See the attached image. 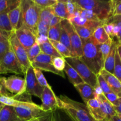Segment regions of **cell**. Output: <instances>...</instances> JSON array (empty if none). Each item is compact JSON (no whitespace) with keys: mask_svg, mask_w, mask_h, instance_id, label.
Instances as JSON below:
<instances>
[{"mask_svg":"<svg viewBox=\"0 0 121 121\" xmlns=\"http://www.w3.org/2000/svg\"><path fill=\"white\" fill-rule=\"evenodd\" d=\"M113 40V39L110 38L105 43L99 45V49H100V52H101L102 54L103 59H104V61H105L106 57L108 56V54L109 53Z\"/></svg>","mask_w":121,"mask_h":121,"instance_id":"obj_37","label":"cell"},{"mask_svg":"<svg viewBox=\"0 0 121 121\" xmlns=\"http://www.w3.org/2000/svg\"><path fill=\"white\" fill-rule=\"evenodd\" d=\"M11 93H9L6 89L5 87L4 82V77L0 78V96H11Z\"/></svg>","mask_w":121,"mask_h":121,"instance_id":"obj_48","label":"cell"},{"mask_svg":"<svg viewBox=\"0 0 121 121\" xmlns=\"http://www.w3.org/2000/svg\"><path fill=\"white\" fill-rule=\"evenodd\" d=\"M11 33H8V32L0 30V41L8 40V37Z\"/></svg>","mask_w":121,"mask_h":121,"instance_id":"obj_52","label":"cell"},{"mask_svg":"<svg viewBox=\"0 0 121 121\" xmlns=\"http://www.w3.org/2000/svg\"><path fill=\"white\" fill-rule=\"evenodd\" d=\"M90 113L96 121H105V118L102 113L100 107V102L96 98L92 99L86 104Z\"/></svg>","mask_w":121,"mask_h":121,"instance_id":"obj_17","label":"cell"},{"mask_svg":"<svg viewBox=\"0 0 121 121\" xmlns=\"http://www.w3.org/2000/svg\"><path fill=\"white\" fill-rule=\"evenodd\" d=\"M15 112L19 118L24 121H29L34 118H40L44 115L47 112H45L40 108L30 107V106H23V107L14 108Z\"/></svg>","mask_w":121,"mask_h":121,"instance_id":"obj_14","label":"cell"},{"mask_svg":"<svg viewBox=\"0 0 121 121\" xmlns=\"http://www.w3.org/2000/svg\"><path fill=\"white\" fill-rule=\"evenodd\" d=\"M49 40L50 43L53 45V46L54 47V48L56 50L57 52L63 57L66 59V58L72 57H73L72 53H71V52L69 50L68 48H67L66 46H64L63 44H61V43L59 42V41H54V40Z\"/></svg>","mask_w":121,"mask_h":121,"instance_id":"obj_29","label":"cell"},{"mask_svg":"<svg viewBox=\"0 0 121 121\" xmlns=\"http://www.w3.org/2000/svg\"><path fill=\"white\" fill-rule=\"evenodd\" d=\"M4 106H5V105H4V104H1V103H0V111H1V109H2V108H3Z\"/></svg>","mask_w":121,"mask_h":121,"instance_id":"obj_58","label":"cell"},{"mask_svg":"<svg viewBox=\"0 0 121 121\" xmlns=\"http://www.w3.org/2000/svg\"><path fill=\"white\" fill-rule=\"evenodd\" d=\"M61 24L65 27L69 36L73 57H80L83 55V44L81 39L69 20L63 19L61 21Z\"/></svg>","mask_w":121,"mask_h":121,"instance_id":"obj_7","label":"cell"},{"mask_svg":"<svg viewBox=\"0 0 121 121\" xmlns=\"http://www.w3.org/2000/svg\"><path fill=\"white\" fill-rule=\"evenodd\" d=\"M96 98L99 99V100L102 103L104 106H105V109H106L109 117H110L111 119L112 117L117 115V113H116L114 109H113V105L108 100V99L105 98V96H104V94L100 95H97Z\"/></svg>","mask_w":121,"mask_h":121,"instance_id":"obj_31","label":"cell"},{"mask_svg":"<svg viewBox=\"0 0 121 121\" xmlns=\"http://www.w3.org/2000/svg\"><path fill=\"white\" fill-rule=\"evenodd\" d=\"M25 80L26 84V92L30 96H35L41 98L43 88L35 78L34 68L30 66L25 74Z\"/></svg>","mask_w":121,"mask_h":121,"instance_id":"obj_11","label":"cell"},{"mask_svg":"<svg viewBox=\"0 0 121 121\" xmlns=\"http://www.w3.org/2000/svg\"><path fill=\"white\" fill-rule=\"evenodd\" d=\"M52 112V121H76L63 109L57 108Z\"/></svg>","mask_w":121,"mask_h":121,"instance_id":"obj_26","label":"cell"},{"mask_svg":"<svg viewBox=\"0 0 121 121\" xmlns=\"http://www.w3.org/2000/svg\"><path fill=\"white\" fill-rule=\"evenodd\" d=\"M111 121H121V119H119V117H118L117 115L114 116V117H112L111 119Z\"/></svg>","mask_w":121,"mask_h":121,"instance_id":"obj_55","label":"cell"},{"mask_svg":"<svg viewBox=\"0 0 121 121\" xmlns=\"http://www.w3.org/2000/svg\"><path fill=\"white\" fill-rule=\"evenodd\" d=\"M99 74L102 76L113 92L121 98V82L113 74L103 69Z\"/></svg>","mask_w":121,"mask_h":121,"instance_id":"obj_16","label":"cell"},{"mask_svg":"<svg viewBox=\"0 0 121 121\" xmlns=\"http://www.w3.org/2000/svg\"><path fill=\"white\" fill-rule=\"evenodd\" d=\"M8 15L13 31H15L22 26L21 1L15 8L8 12Z\"/></svg>","mask_w":121,"mask_h":121,"instance_id":"obj_15","label":"cell"},{"mask_svg":"<svg viewBox=\"0 0 121 121\" xmlns=\"http://www.w3.org/2000/svg\"><path fill=\"white\" fill-rule=\"evenodd\" d=\"M103 27H104V30H105V32L106 33V34L111 38L112 39V34H113V27H114V24L113 23L112 21H111V20H109L108 22H105L103 25Z\"/></svg>","mask_w":121,"mask_h":121,"instance_id":"obj_46","label":"cell"},{"mask_svg":"<svg viewBox=\"0 0 121 121\" xmlns=\"http://www.w3.org/2000/svg\"><path fill=\"white\" fill-rule=\"evenodd\" d=\"M117 51L118 52V54L119 55V57L120 58V60L121 61V43H117Z\"/></svg>","mask_w":121,"mask_h":121,"instance_id":"obj_54","label":"cell"},{"mask_svg":"<svg viewBox=\"0 0 121 121\" xmlns=\"http://www.w3.org/2000/svg\"><path fill=\"white\" fill-rule=\"evenodd\" d=\"M8 41L11 48L13 50L14 54L21 65L22 72L25 75L28 69L31 66L28 59L26 50L18 40L14 31L12 32L9 35L8 37Z\"/></svg>","mask_w":121,"mask_h":121,"instance_id":"obj_6","label":"cell"},{"mask_svg":"<svg viewBox=\"0 0 121 121\" xmlns=\"http://www.w3.org/2000/svg\"><path fill=\"white\" fill-rule=\"evenodd\" d=\"M34 74H35V78L38 81L39 83L43 87H48V88H52L49 84L48 83L47 81L46 80L42 72L38 69H34Z\"/></svg>","mask_w":121,"mask_h":121,"instance_id":"obj_38","label":"cell"},{"mask_svg":"<svg viewBox=\"0 0 121 121\" xmlns=\"http://www.w3.org/2000/svg\"><path fill=\"white\" fill-rule=\"evenodd\" d=\"M54 15L64 20H68L69 14L65 1H58L56 3L52 6Z\"/></svg>","mask_w":121,"mask_h":121,"instance_id":"obj_23","label":"cell"},{"mask_svg":"<svg viewBox=\"0 0 121 121\" xmlns=\"http://www.w3.org/2000/svg\"><path fill=\"white\" fill-rule=\"evenodd\" d=\"M10 48L8 40L0 41V61Z\"/></svg>","mask_w":121,"mask_h":121,"instance_id":"obj_45","label":"cell"},{"mask_svg":"<svg viewBox=\"0 0 121 121\" xmlns=\"http://www.w3.org/2000/svg\"><path fill=\"white\" fill-rule=\"evenodd\" d=\"M74 16L81 17L86 19V20H92V21H99L98 17L93 12L81 8L79 6H78L76 4V9L75 11H74Z\"/></svg>","mask_w":121,"mask_h":121,"instance_id":"obj_25","label":"cell"},{"mask_svg":"<svg viewBox=\"0 0 121 121\" xmlns=\"http://www.w3.org/2000/svg\"><path fill=\"white\" fill-rule=\"evenodd\" d=\"M65 59V61L78 72L84 82L89 85L94 89L98 86L97 76L89 69L79 57H72Z\"/></svg>","mask_w":121,"mask_h":121,"instance_id":"obj_5","label":"cell"},{"mask_svg":"<svg viewBox=\"0 0 121 121\" xmlns=\"http://www.w3.org/2000/svg\"><path fill=\"white\" fill-rule=\"evenodd\" d=\"M61 33H60L59 42H60L61 44H63L64 46H66V47L68 48L69 50L71 52V53H72V47H71L70 41V39H69V34L68 33H67V32L66 31L65 27H64L61 24Z\"/></svg>","mask_w":121,"mask_h":121,"instance_id":"obj_35","label":"cell"},{"mask_svg":"<svg viewBox=\"0 0 121 121\" xmlns=\"http://www.w3.org/2000/svg\"><path fill=\"white\" fill-rule=\"evenodd\" d=\"M14 33L19 42L26 50L32 47L36 43L37 35L35 33L23 25L15 30Z\"/></svg>","mask_w":121,"mask_h":121,"instance_id":"obj_12","label":"cell"},{"mask_svg":"<svg viewBox=\"0 0 121 121\" xmlns=\"http://www.w3.org/2000/svg\"><path fill=\"white\" fill-rule=\"evenodd\" d=\"M33 1L35 4L37 5L42 9L47 7H52L56 3L57 0H33Z\"/></svg>","mask_w":121,"mask_h":121,"instance_id":"obj_42","label":"cell"},{"mask_svg":"<svg viewBox=\"0 0 121 121\" xmlns=\"http://www.w3.org/2000/svg\"><path fill=\"white\" fill-rule=\"evenodd\" d=\"M57 107L66 111L76 121H96L86 104L72 100L66 96L57 97Z\"/></svg>","mask_w":121,"mask_h":121,"instance_id":"obj_3","label":"cell"},{"mask_svg":"<svg viewBox=\"0 0 121 121\" xmlns=\"http://www.w3.org/2000/svg\"><path fill=\"white\" fill-rule=\"evenodd\" d=\"M117 115L119 117V119H121V114H117Z\"/></svg>","mask_w":121,"mask_h":121,"instance_id":"obj_59","label":"cell"},{"mask_svg":"<svg viewBox=\"0 0 121 121\" xmlns=\"http://www.w3.org/2000/svg\"><path fill=\"white\" fill-rule=\"evenodd\" d=\"M65 58L63 57H53L52 59V64L54 68L58 71L63 72L65 67Z\"/></svg>","mask_w":121,"mask_h":121,"instance_id":"obj_41","label":"cell"},{"mask_svg":"<svg viewBox=\"0 0 121 121\" xmlns=\"http://www.w3.org/2000/svg\"><path fill=\"white\" fill-rule=\"evenodd\" d=\"M62 20H63V19L59 17H57L56 16V15H54V16L53 17V18L52 19V20H51L50 23V27H54V26L57 25L58 24L60 23L61 21H62Z\"/></svg>","mask_w":121,"mask_h":121,"instance_id":"obj_49","label":"cell"},{"mask_svg":"<svg viewBox=\"0 0 121 121\" xmlns=\"http://www.w3.org/2000/svg\"><path fill=\"white\" fill-rule=\"evenodd\" d=\"M73 26L77 34L79 35L82 40H86L89 39L92 36L94 31L92 30L90 28L83 26H78L76 25H73Z\"/></svg>","mask_w":121,"mask_h":121,"instance_id":"obj_30","label":"cell"},{"mask_svg":"<svg viewBox=\"0 0 121 121\" xmlns=\"http://www.w3.org/2000/svg\"><path fill=\"white\" fill-rule=\"evenodd\" d=\"M115 111L116 112L117 114H121V98L120 97V100H119V104L117 106H113Z\"/></svg>","mask_w":121,"mask_h":121,"instance_id":"obj_53","label":"cell"},{"mask_svg":"<svg viewBox=\"0 0 121 121\" xmlns=\"http://www.w3.org/2000/svg\"><path fill=\"white\" fill-rule=\"evenodd\" d=\"M67 7V10L69 14V18L67 20H69L74 17V11L76 9V4L74 1H71V0H67L65 1Z\"/></svg>","mask_w":121,"mask_h":121,"instance_id":"obj_44","label":"cell"},{"mask_svg":"<svg viewBox=\"0 0 121 121\" xmlns=\"http://www.w3.org/2000/svg\"><path fill=\"white\" fill-rule=\"evenodd\" d=\"M104 96L108 99V100L113 105V106H116L119 104L120 97L114 92H112L111 93H106L104 95Z\"/></svg>","mask_w":121,"mask_h":121,"instance_id":"obj_43","label":"cell"},{"mask_svg":"<svg viewBox=\"0 0 121 121\" xmlns=\"http://www.w3.org/2000/svg\"><path fill=\"white\" fill-rule=\"evenodd\" d=\"M111 121V120H110V121Z\"/></svg>","mask_w":121,"mask_h":121,"instance_id":"obj_60","label":"cell"},{"mask_svg":"<svg viewBox=\"0 0 121 121\" xmlns=\"http://www.w3.org/2000/svg\"><path fill=\"white\" fill-rule=\"evenodd\" d=\"M74 87L79 92L85 104L91 99L96 98L97 96L94 88L86 83H83L74 86Z\"/></svg>","mask_w":121,"mask_h":121,"instance_id":"obj_18","label":"cell"},{"mask_svg":"<svg viewBox=\"0 0 121 121\" xmlns=\"http://www.w3.org/2000/svg\"><path fill=\"white\" fill-rule=\"evenodd\" d=\"M4 82L7 91L13 96L21 95L26 92L25 79L17 76H11L8 78L4 77Z\"/></svg>","mask_w":121,"mask_h":121,"instance_id":"obj_9","label":"cell"},{"mask_svg":"<svg viewBox=\"0 0 121 121\" xmlns=\"http://www.w3.org/2000/svg\"><path fill=\"white\" fill-rule=\"evenodd\" d=\"M74 2L81 8L93 12L104 23L109 21L113 16L117 1L76 0Z\"/></svg>","mask_w":121,"mask_h":121,"instance_id":"obj_2","label":"cell"},{"mask_svg":"<svg viewBox=\"0 0 121 121\" xmlns=\"http://www.w3.org/2000/svg\"><path fill=\"white\" fill-rule=\"evenodd\" d=\"M0 121H24L20 119L14 107L5 105L0 111Z\"/></svg>","mask_w":121,"mask_h":121,"instance_id":"obj_21","label":"cell"},{"mask_svg":"<svg viewBox=\"0 0 121 121\" xmlns=\"http://www.w3.org/2000/svg\"><path fill=\"white\" fill-rule=\"evenodd\" d=\"M64 71L68 76V78L71 83L73 84L74 86L79 85V84L85 83L83 79L80 78L78 72L72 66H70L66 61L65 63V67Z\"/></svg>","mask_w":121,"mask_h":121,"instance_id":"obj_22","label":"cell"},{"mask_svg":"<svg viewBox=\"0 0 121 121\" xmlns=\"http://www.w3.org/2000/svg\"><path fill=\"white\" fill-rule=\"evenodd\" d=\"M61 22L58 24L56 26H54V27H50L49 30H48V35H47V37H48V40L59 41L60 33H61Z\"/></svg>","mask_w":121,"mask_h":121,"instance_id":"obj_33","label":"cell"},{"mask_svg":"<svg viewBox=\"0 0 121 121\" xmlns=\"http://www.w3.org/2000/svg\"><path fill=\"white\" fill-rule=\"evenodd\" d=\"M20 2V1L14 0H0V13L8 9L15 8Z\"/></svg>","mask_w":121,"mask_h":121,"instance_id":"obj_36","label":"cell"},{"mask_svg":"<svg viewBox=\"0 0 121 121\" xmlns=\"http://www.w3.org/2000/svg\"><path fill=\"white\" fill-rule=\"evenodd\" d=\"M39 121H52V111L47 112L44 115L39 118Z\"/></svg>","mask_w":121,"mask_h":121,"instance_id":"obj_50","label":"cell"},{"mask_svg":"<svg viewBox=\"0 0 121 121\" xmlns=\"http://www.w3.org/2000/svg\"><path fill=\"white\" fill-rule=\"evenodd\" d=\"M115 15H121V1H117L113 12V16Z\"/></svg>","mask_w":121,"mask_h":121,"instance_id":"obj_51","label":"cell"},{"mask_svg":"<svg viewBox=\"0 0 121 121\" xmlns=\"http://www.w3.org/2000/svg\"><path fill=\"white\" fill-rule=\"evenodd\" d=\"M5 74V73L4 71L3 70V69H2V67H1V66H0V74Z\"/></svg>","mask_w":121,"mask_h":121,"instance_id":"obj_56","label":"cell"},{"mask_svg":"<svg viewBox=\"0 0 121 121\" xmlns=\"http://www.w3.org/2000/svg\"><path fill=\"white\" fill-rule=\"evenodd\" d=\"M11 9H8L0 13V30L8 33L13 31L8 15V12Z\"/></svg>","mask_w":121,"mask_h":121,"instance_id":"obj_27","label":"cell"},{"mask_svg":"<svg viewBox=\"0 0 121 121\" xmlns=\"http://www.w3.org/2000/svg\"><path fill=\"white\" fill-rule=\"evenodd\" d=\"M39 121V118H34V119H30V120L27 121Z\"/></svg>","mask_w":121,"mask_h":121,"instance_id":"obj_57","label":"cell"},{"mask_svg":"<svg viewBox=\"0 0 121 121\" xmlns=\"http://www.w3.org/2000/svg\"><path fill=\"white\" fill-rule=\"evenodd\" d=\"M83 44V55L79 59L96 75L100 73L104 69V61L99 45L96 44L92 37L86 40H82Z\"/></svg>","mask_w":121,"mask_h":121,"instance_id":"obj_1","label":"cell"},{"mask_svg":"<svg viewBox=\"0 0 121 121\" xmlns=\"http://www.w3.org/2000/svg\"><path fill=\"white\" fill-rule=\"evenodd\" d=\"M111 37L105 32L103 26H100L96 28L92 36V40L97 45L105 43Z\"/></svg>","mask_w":121,"mask_h":121,"instance_id":"obj_24","label":"cell"},{"mask_svg":"<svg viewBox=\"0 0 121 121\" xmlns=\"http://www.w3.org/2000/svg\"><path fill=\"white\" fill-rule=\"evenodd\" d=\"M69 21L73 25L87 27L93 31H95V30L98 27L102 26L104 24L101 21L88 20L79 16H74L72 18L70 19Z\"/></svg>","mask_w":121,"mask_h":121,"instance_id":"obj_19","label":"cell"},{"mask_svg":"<svg viewBox=\"0 0 121 121\" xmlns=\"http://www.w3.org/2000/svg\"><path fill=\"white\" fill-rule=\"evenodd\" d=\"M0 66L5 74L13 73L16 74H24L21 65L11 47L0 61Z\"/></svg>","mask_w":121,"mask_h":121,"instance_id":"obj_8","label":"cell"},{"mask_svg":"<svg viewBox=\"0 0 121 121\" xmlns=\"http://www.w3.org/2000/svg\"><path fill=\"white\" fill-rule=\"evenodd\" d=\"M117 43L113 40L111 46V50L108 56L106 57L105 61H104V69L109 73L113 74V70H114L115 60V54L117 52Z\"/></svg>","mask_w":121,"mask_h":121,"instance_id":"obj_20","label":"cell"},{"mask_svg":"<svg viewBox=\"0 0 121 121\" xmlns=\"http://www.w3.org/2000/svg\"><path fill=\"white\" fill-rule=\"evenodd\" d=\"M52 59L53 57L49 56L41 53L31 63V65L34 69H38L41 71L51 72L65 78L64 72H60L54 68L52 64Z\"/></svg>","mask_w":121,"mask_h":121,"instance_id":"obj_10","label":"cell"},{"mask_svg":"<svg viewBox=\"0 0 121 121\" xmlns=\"http://www.w3.org/2000/svg\"><path fill=\"white\" fill-rule=\"evenodd\" d=\"M54 16V14L52 9V7L42 8L40 11L39 20L46 22L50 26L51 20Z\"/></svg>","mask_w":121,"mask_h":121,"instance_id":"obj_32","label":"cell"},{"mask_svg":"<svg viewBox=\"0 0 121 121\" xmlns=\"http://www.w3.org/2000/svg\"><path fill=\"white\" fill-rule=\"evenodd\" d=\"M40 47L41 48V53L43 54L48 55L53 57H62L54 48L53 45L50 43L49 40H47L45 42L40 44Z\"/></svg>","mask_w":121,"mask_h":121,"instance_id":"obj_28","label":"cell"},{"mask_svg":"<svg viewBox=\"0 0 121 121\" xmlns=\"http://www.w3.org/2000/svg\"><path fill=\"white\" fill-rule=\"evenodd\" d=\"M41 109L45 112L53 111L57 108V97L52 88L44 87L41 96Z\"/></svg>","mask_w":121,"mask_h":121,"instance_id":"obj_13","label":"cell"},{"mask_svg":"<svg viewBox=\"0 0 121 121\" xmlns=\"http://www.w3.org/2000/svg\"><path fill=\"white\" fill-rule=\"evenodd\" d=\"M96 76H97V80H98V85H99V86H100V87L101 88L104 95L112 92V90L111 89L110 87L109 86L108 84L107 83L106 80L104 79V78H103L102 76L100 74H98V75Z\"/></svg>","mask_w":121,"mask_h":121,"instance_id":"obj_40","label":"cell"},{"mask_svg":"<svg viewBox=\"0 0 121 121\" xmlns=\"http://www.w3.org/2000/svg\"><path fill=\"white\" fill-rule=\"evenodd\" d=\"M113 75L121 82V61L117 51L116 52L115 54V60Z\"/></svg>","mask_w":121,"mask_h":121,"instance_id":"obj_39","label":"cell"},{"mask_svg":"<svg viewBox=\"0 0 121 121\" xmlns=\"http://www.w3.org/2000/svg\"><path fill=\"white\" fill-rule=\"evenodd\" d=\"M112 21L118 25L119 28V33L117 39H118V43H121V15H115L111 19Z\"/></svg>","mask_w":121,"mask_h":121,"instance_id":"obj_47","label":"cell"},{"mask_svg":"<svg viewBox=\"0 0 121 121\" xmlns=\"http://www.w3.org/2000/svg\"><path fill=\"white\" fill-rule=\"evenodd\" d=\"M26 52H27L28 60H29L30 63H31L35 60V58L41 54V50L40 45L35 43L32 47H31L28 49L26 50Z\"/></svg>","mask_w":121,"mask_h":121,"instance_id":"obj_34","label":"cell"},{"mask_svg":"<svg viewBox=\"0 0 121 121\" xmlns=\"http://www.w3.org/2000/svg\"><path fill=\"white\" fill-rule=\"evenodd\" d=\"M21 7L22 25L33 30L36 34L41 8L33 0H21Z\"/></svg>","mask_w":121,"mask_h":121,"instance_id":"obj_4","label":"cell"}]
</instances>
